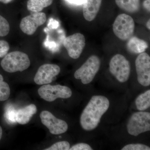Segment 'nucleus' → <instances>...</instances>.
I'll return each instance as SVG.
<instances>
[{"label": "nucleus", "mask_w": 150, "mask_h": 150, "mask_svg": "<svg viewBox=\"0 0 150 150\" xmlns=\"http://www.w3.org/2000/svg\"><path fill=\"white\" fill-rule=\"evenodd\" d=\"M109 105V100L105 96L96 95L92 97L81 115L82 128L87 131L95 129L100 122L103 115L108 110Z\"/></svg>", "instance_id": "nucleus-1"}, {"label": "nucleus", "mask_w": 150, "mask_h": 150, "mask_svg": "<svg viewBox=\"0 0 150 150\" xmlns=\"http://www.w3.org/2000/svg\"><path fill=\"white\" fill-rule=\"evenodd\" d=\"M30 65L28 56L25 53L19 51L7 54L1 63L3 69L10 73L24 71L28 69Z\"/></svg>", "instance_id": "nucleus-2"}, {"label": "nucleus", "mask_w": 150, "mask_h": 150, "mask_svg": "<svg viewBox=\"0 0 150 150\" xmlns=\"http://www.w3.org/2000/svg\"><path fill=\"white\" fill-rule=\"evenodd\" d=\"M100 61L97 56H91L82 66L76 71L74 77L81 80L83 84L90 83L99 71Z\"/></svg>", "instance_id": "nucleus-3"}, {"label": "nucleus", "mask_w": 150, "mask_h": 150, "mask_svg": "<svg viewBox=\"0 0 150 150\" xmlns=\"http://www.w3.org/2000/svg\"><path fill=\"white\" fill-rule=\"evenodd\" d=\"M115 35L122 40H129L135 30V23L131 16L126 14L119 15L112 25Z\"/></svg>", "instance_id": "nucleus-4"}, {"label": "nucleus", "mask_w": 150, "mask_h": 150, "mask_svg": "<svg viewBox=\"0 0 150 150\" xmlns=\"http://www.w3.org/2000/svg\"><path fill=\"white\" fill-rule=\"evenodd\" d=\"M109 70L118 81L124 83L129 79L131 73V65L123 55L116 54L110 60Z\"/></svg>", "instance_id": "nucleus-5"}, {"label": "nucleus", "mask_w": 150, "mask_h": 150, "mask_svg": "<svg viewBox=\"0 0 150 150\" xmlns=\"http://www.w3.org/2000/svg\"><path fill=\"white\" fill-rule=\"evenodd\" d=\"M127 128L128 133L135 137L150 131V112H138L134 113L129 118Z\"/></svg>", "instance_id": "nucleus-6"}, {"label": "nucleus", "mask_w": 150, "mask_h": 150, "mask_svg": "<svg viewBox=\"0 0 150 150\" xmlns=\"http://www.w3.org/2000/svg\"><path fill=\"white\" fill-rule=\"evenodd\" d=\"M38 93L41 98L48 102H53L58 98H69L72 94L71 89L66 86L49 84L41 86Z\"/></svg>", "instance_id": "nucleus-7"}, {"label": "nucleus", "mask_w": 150, "mask_h": 150, "mask_svg": "<svg viewBox=\"0 0 150 150\" xmlns=\"http://www.w3.org/2000/svg\"><path fill=\"white\" fill-rule=\"evenodd\" d=\"M40 117L43 125L46 126L53 135L63 134L68 130V125L67 122L56 118L49 111H42L40 112Z\"/></svg>", "instance_id": "nucleus-8"}, {"label": "nucleus", "mask_w": 150, "mask_h": 150, "mask_svg": "<svg viewBox=\"0 0 150 150\" xmlns=\"http://www.w3.org/2000/svg\"><path fill=\"white\" fill-rule=\"evenodd\" d=\"M137 80L144 86L150 85V57L145 52L140 54L135 61Z\"/></svg>", "instance_id": "nucleus-9"}, {"label": "nucleus", "mask_w": 150, "mask_h": 150, "mask_svg": "<svg viewBox=\"0 0 150 150\" xmlns=\"http://www.w3.org/2000/svg\"><path fill=\"white\" fill-rule=\"evenodd\" d=\"M86 45L85 38L82 34L76 33L65 38L64 46L68 54L73 59L79 58Z\"/></svg>", "instance_id": "nucleus-10"}, {"label": "nucleus", "mask_w": 150, "mask_h": 150, "mask_svg": "<svg viewBox=\"0 0 150 150\" xmlns=\"http://www.w3.org/2000/svg\"><path fill=\"white\" fill-rule=\"evenodd\" d=\"M46 15L44 13L35 12L22 19L20 28L23 32L28 35H33L38 28L46 21Z\"/></svg>", "instance_id": "nucleus-11"}, {"label": "nucleus", "mask_w": 150, "mask_h": 150, "mask_svg": "<svg viewBox=\"0 0 150 150\" xmlns=\"http://www.w3.org/2000/svg\"><path fill=\"white\" fill-rule=\"evenodd\" d=\"M61 71L60 67L53 64H45L39 67L34 78V81L38 85L51 83Z\"/></svg>", "instance_id": "nucleus-12"}, {"label": "nucleus", "mask_w": 150, "mask_h": 150, "mask_svg": "<svg viewBox=\"0 0 150 150\" xmlns=\"http://www.w3.org/2000/svg\"><path fill=\"white\" fill-rule=\"evenodd\" d=\"M102 0H85L83 4V16L88 21H93L97 15Z\"/></svg>", "instance_id": "nucleus-13"}, {"label": "nucleus", "mask_w": 150, "mask_h": 150, "mask_svg": "<svg viewBox=\"0 0 150 150\" xmlns=\"http://www.w3.org/2000/svg\"><path fill=\"white\" fill-rule=\"evenodd\" d=\"M37 111V107L35 105H29L18 110L15 115L16 121L21 125L27 124Z\"/></svg>", "instance_id": "nucleus-14"}, {"label": "nucleus", "mask_w": 150, "mask_h": 150, "mask_svg": "<svg viewBox=\"0 0 150 150\" xmlns=\"http://www.w3.org/2000/svg\"><path fill=\"white\" fill-rule=\"evenodd\" d=\"M148 48V44L146 41L135 36L130 38L127 43L128 51L132 54H141Z\"/></svg>", "instance_id": "nucleus-15"}, {"label": "nucleus", "mask_w": 150, "mask_h": 150, "mask_svg": "<svg viewBox=\"0 0 150 150\" xmlns=\"http://www.w3.org/2000/svg\"><path fill=\"white\" fill-rule=\"evenodd\" d=\"M115 2L119 8L129 13H135L140 9V0H115Z\"/></svg>", "instance_id": "nucleus-16"}, {"label": "nucleus", "mask_w": 150, "mask_h": 150, "mask_svg": "<svg viewBox=\"0 0 150 150\" xmlns=\"http://www.w3.org/2000/svg\"><path fill=\"white\" fill-rule=\"evenodd\" d=\"M54 0H28V9L33 12H40L43 9L52 4Z\"/></svg>", "instance_id": "nucleus-17"}, {"label": "nucleus", "mask_w": 150, "mask_h": 150, "mask_svg": "<svg viewBox=\"0 0 150 150\" xmlns=\"http://www.w3.org/2000/svg\"><path fill=\"white\" fill-rule=\"evenodd\" d=\"M136 106L138 110L143 111L150 106V90L141 94L136 100Z\"/></svg>", "instance_id": "nucleus-18"}, {"label": "nucleus", "mask_w": 150, "mask_h": 150, "mask_svg": "<svg viewBox=\"0 0 150 150\" xmlns=\"http://www.w3.org/2000/svg\"><path fill=\"white\" fill-rule=\"evenodd\" d=\"M11 90L8 84L4 81V77L0 74V101H5L9 98Z\"/></svg>", "instance_id": "nucleus-19"}, {"label": "nucleus", "mask_w": 150, "mask_h": 150, "mask_svg": "<svg viewBox=\"0 0 150 150\" xmlns=\"http://www.w3.org/2000/svg\"><path fill=\"white\" fill-rule=\"evenodd\" d=\"M10 27L8 21L4 17L0 15V36L4 37L9 33Z\"/></svg>", "instance_id": "nucleus-20"}, {"label": "nucleus", "mask_w": 150, "mask_h": 150, "mask_svg": "<svg viewBox=\"0 0 150 150\" xmlns=\"http://www.w3.org/2000/svg\"><path fill=\"white\" fill-rule=\"evenodd\" d=\"M70 148V144L67 141H62L56 142L51 146L45 149V150H69Z\"/></svg>", "instance_id": "nucleus-21"}, {"label": "nucleus", "mask_w": 150, "mask_h": 150, "mask_svg": "<svg viewBox=\"0 0 150 150\" xmlns=\"http://www.w3.org/2000/svg\"><path fill=\"white\" fill-rule=\"evenodd\" d=\"M122 150H150L149 147L141 144H130L126 145Z\"/></svg>", "instance_id": "nucleus-22"}, {"label": "nucleus", "mask_w": 150, "mask_h": 150, "mask_svg": "<svg viewBox=\"0 0 150 150\" xmlns=\"http://www.w3.org/2000/svg\"><path fill=\"white\" fill-rule=\"evenodd\" d=\"M10 46L7 41L0 40V58H3L8 54Z\"/></svg>", "instance_id": "nucleus-23"}, {"label": "nucleus", "mask_w": 150, "mask_h": 150, "mask_svg": "<svg viewBox=\"0 0 150 150\" xmlns=\"http://www.w3.org/2000/svg\"><path fill=\"white\" fill-rule=\"evenodd\" d=\"M70 150H93L91 146L85 143H79L74 145L71 148Z\"/></svg>", "instance_id": "nucleus-24"}, {"label": "nucleus", "mask_w": 150, "mask_h": 150, "mask_svg": "<svg viewBox=\"0 0 150 150\" xmlns=\"http://www.w3.org/2000/svg\"><path fill=\"white\" fill-rule=\"evenodd\" d=\"M67 2L76 5L83 4L85 0H65Z\"/></svg>", "instance_id": "nucleus-25"}, {"label": "nucleus", "mask_w": 150, "mask_h": 150, "mask_svg": "<svg viewBox=\"0 0 150 150\" xmlns=\"http://www.w3.org/2000/svg\"><path fill=\"white\" fill-rule=\"evenodd\" d=\"M143 6L144 8H146L150 12V0H145L143 3Z\"/></svg>", "instance_id": "nucleus-26"}, {"label": "nucleus", "mask_w": 150, "mask_h": 150, "mask_svg": "<svg viewBox=\"0 0 150 150\" xmlns=\"http://www.w3.org/2000/svg\"><path fill=\"white\" fill-rule=\"evenodd\" d=\"M13 0H0V2L4 3V4H8V3L11 2Z\"/></svg>", "instance_id": "nucleus-27"}, {"label": "nucleus", "mask_w": 150, "mask_h": 150, "mask_svg": "<svg viewBox=\"0 0 150 150\" xmlns=\"http://www.w3.org/2000/svg\"><path fill=\"white\" fill-rule=\"evenodd\" d=\"M146 27L148 29L150 30V20L149 19L146 23Z\"/></svg>", "instance_id": "nucleus-28"}, {"label": "nucleus", "mask_w": 150, "mask_h": 150, "mask_svg": "<svg viewBox=\"0 0 150 150\" xmlns=\"http://www.w3.org/2000/svg\"><path fill=\"white\" fill-rule=\"evenodd\" d=\"M3 130L2 127L0 126V141L2 137Z\"/></svg>", "instance_id": "nucleus-29"}]
</instances>
